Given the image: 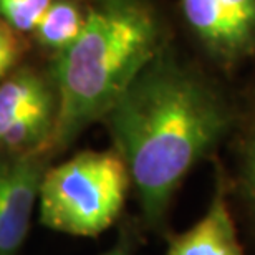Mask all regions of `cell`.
I'll return each mask as SVG.
<instances>
[{"instance_id": "5b68a950", "label": "cell", "mask_w": 255, "mask_h": 255, "mask_svg": "<svg viewBox=\"0 0 255 255\" xmlns=\"http://www.w3.org/2000/svg\"><path fill=\"white\" fill-rule=\"evenodd\" d=\"M52 157L47 147L0 156V255H17L22 247Z\"/></svg>"}, {"instance_id": "8fae6325", "label": "cell", "mask_w": 255, "mask_h": 255, "mask_svg": "<svg viewBox=\"0 0 255 255\" xmlns=\"http://www.w3.org/2000/svg\"><path fill=\"white\" fill-rule=\"evenodd\" d=\"M244 182L251 201L255 206V129L251 134L244 154Z\"/></svg>"}, {"instance_id": "52a82bcc", "label": "cell", "mask_w": 255, "mask_h": 255, "mask_svg": "<svg viewBox=\"0 0 255 255\" xmlns=\"http://www.w3.org/2000/svg\"><path fill=\"white\" fill-rule=\"evenodd\" d=\"M86 25V3L81 0H53L35 27L33 42L57 57L76 42Z\"/></svg>"}, {"instance_id": "6da1fadb", "label": "cell", "mask_w": 255, "mask_h": 255, "mask_svg": "<svg viewBox=\"0 0 255 255\" xmlns=\"http://www.w3.org/2000/svg\"><path fill=\"white\" fill-rule=\"evenodd\" d=\"M103 121L126 162L146 221L159 226L181 181L226 134L231 110L211 81L164 47Z\"/></svg>"}, {"instance_id": "ba28073f", "label": "cell", "mask_w": 255, "mask_h": 255, "mask_svg": "<svg viewBox=\"0 0 255 255\" xmlns=\"http://www.w3.org/2000/svg\"><path fill=\"white\" fill-rule=\"evenodd\" d=\"M57 93L53 80L32 66H18L0 80V131L40 100Z\"/></svg>"}, {"instance_id": "8992f818", "label": "cell", "mask_w": 255, "mask_h": 255, "mask_svg": "<svg viewBox=\"0 0 255 255\" xmlns=\"http://www.w3.org/2000/svg\"><path fill=\"white\" fill-rule=\"evenodd\" d=\"M166 255H244L221 182L204 217L172 239Z\"/></svg>"}, {"instance_id": "7c38bea8", "label": "cell", "mask_w": 255, "mask_h": 255, "mask_svg": "<svg viewBox=\"0 0 255 255\" xmlns=\"http://www.w3.org/2000/svg\"><path fill=\"white\" fill-rule=\"evenodd\" d=\"M103 255H132L129 239H126V237L123 236L118 242L115 244L113 247L110 249V251H106Z\"/></svg>"}, {"instance_id": "30bf717a", "label": "cell", "mask_w": 255, "mask_h": 255, "mask_svg": "<svg viewBox=\"0 0 255 255\" xmlns=\"http://www.w3.org/2000/svg\"><path fill=\"white\" fill-rule=\"evenodd\" d=\"M27 47L28 43L25 40V35L17 32L0 18V80L18 68Z\"/></svg>"}, {"instance_id": "277c9868", "label": "cell", "mask_w": 255, "mask_h": 255, "mask_svg": "<svg viewBox=\"0 0 255 255\" xmlns=\"http://www.w3.org/2000/svg\"><path fill=\"white\" fill-rule=\"evenodd\" d=\"M187 27L214 58L234 63L255 53V0H179Z\"/></svg>"}, {"instance_id": "9c48e42d", "label": "cell", "mask_w": 255, "mask_h": 255, "mask_svg": "<svg viewBox=\"0 0 255 255\" xmlns=\"http://www.w3.org/2000/svg\"><path fill=\"white\" fill-rule=\"evenodd\" d=\"M53 0H0V18L23 35H30Z\"/></svg>"}, {"instance_id": "3957f363", "label": "cell", "mask_w": 255, "mask_h": 255, "mask_svg": "<svg viewBox=\"0 0 255 255\" xmlns=\"http://www.w3.org/2000/svg\"><path fill=\"white\" fill-rule=\"evenodd\" d=\"M129 182L128 166L115 147L81 151L45 171L38 192L40 222L70 236H100L120 217Z\"/></svg>"}, {"instance_id": "7a4b0ae2", "label": "cell", "mask_w": 255, "mask_h": 255, "mask_svg": "<svg viewBox=\"0 0 255 255\" xmlns=\"http://www.w3.org/2000/svg\"><path fill=\"white\" fill-rule=\"evenodd\" d=\"M164 47L161 18L151 0H88L83 32L53 58L58 110L50 151H65L86 128L103 121Z\"/></svg>"}]
</instances>
